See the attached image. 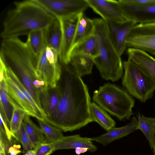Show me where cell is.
I'll return each instance as SVG.
<instances>
[{
    "instance_id": "1",
    "label": "cell",
    "mask_w": 155,
    "mask_h": 155,
    "mask_svg": "<svg viewBox=\"0 0 155 155\" xmlns=\"http://www.w3.org/2000/svg\"><path fill=\"white\" fill-rule=\"evenodd\" d=\"M62 64V85L58 104L52 116L45 120L63 131L71 132L94 121L87 85L70 61Z\"/></svg>"
},
{
    "instance_id": "2",
    "label": "cell",
    "mask_w": 155,
    "mask_h": 155,
    "mask_svg": "<svg viewBox=\"0 0 155 155\" xmlns=\"http://www.w3.org/2000/svg\"><path fill=\"white\" fill-rule=\"evenodd\" d=\"M0 53V57L17 75L43 110L40 93L48 87L37 75L36 65L38 56L33 52L28 37L25 41L19 38L2 39Z\"/></svg>"
},
{
    "instance_id": "3",
    "label": "cell",
    "mask_w": 155,
    "mask_h": 155,
    "mask_svg": "<svg viewBox=\"0 0 155 155\" xmlns=\"http://www.w3.org/2000/svg\"><path fill=\"white\" fill-rule=\"evenodd\" d=\"M7 13L0 36L2 39L19 38L48 28L56 18L34 0L16 1Z\"/></svg>"
},
{
    "instance_id": "4",
    "label": "cell",
    "mask_w": 155,
    "mask_h": 155,
    "mask_svg": "<svg viewBox=\"0 0 155 155\" xmlns=\"http://www.w3.org/2000/svg\"><path fill=\"white\" fill-rule=\"evenodd\" d=\"M93 20L95 27L94 33L98 38L99 45V55L93 59L94 64L103 79L116 81L123 74L121 56L109 38L105 21L102 18Z\"/></svg>"
},
{
    "instance_id": "5",
    "label": "cell",
    "mask_w": 155,
    "mask_h": 155,
    "mask_svg": "<svg viewBox=\"0 0 155 155\" xmlns=\"http://www.w3.org/2000/svg\"><path fill=\"white\" fill-rule=\"evenodd\" d=\"M93 100L119 120L129 119L132 114L134 99L126 91L111 83L105 84L95 91Z\"/></svg>"
},
{
    "instance_id": "6",
    "label": "cell",
    "mask_w": 155,
    "mask_h": 155,
    "mask_svg": "<svg viewBox=\"0 0 155 155\" xmlns=\"http://www.w3.org/2000/svg\"><path fill=\"white\" fill-rule=\"evenodd\" d=\"M124 74L122 84L128 92L142 103L151 98L155 84L141 68L128 59L123 62Z\"/></svg>"
},
{
    "instance_id": "7",
    "label": "cell",
    "mask_w": 155,
    "mask_h": 155,
    "mask_svg": "<svg viewBox=\"0 0 155 155\" xmlns=\"http://www.w3.org/2000/svg\"><path fill=\"white\" fill-rule=\"evenodd\" d=\"M126 44L127 48L138 49L155 56V22L135 25Z\"/></svg>"
},
{
    "instance_id": "8",
    "label": "cell",
    "mask_w": 155,
    "mask_h": 155,
    "mask_svg": "<svg viewBox=\"0 0 155 155\" xmlns=\"http://www.w3.org/2000/svg\"><path fill=\"white\" fill-rule=\"evenodd\" d=\"M56 19L68 18L84 13L89 5L86 0H34Z\"/></svg>"
},
{
    "instance_id": "9",
    "label": "cell",
    "mask_w": 155,
    "mask_h": 155,
    "mask_svg": "<svg viewBox=\"0 0 155 155\" xmlns=\"http://www.w3.org/2000/svg\"><path fill=\"white\" fill-rule=\"evenodd\" d=\"M81 14L58 19L61 23L62 32L61 46L59 56V60L61 64H66L70 61L71 52Z\"/></svg>"
},
{
    "instance_id": "10",
    "label": "cell",
    "mask_w": 155,
    "mask_h": 155,
    "mask_svg": "<svg viewBox=\"0 0 155 155\" xmlns=\"http://www.w3.org/2000/svg\"><path fill=\"white\" fill-rule=\"evenodd\" d=\"M120 8L128 20L137 24L155 22V2L141 5H131L118 0Z\"/></svg>"
},
{
    "instance_id": "11",
    "label": "cell",
    "mask_w": 155,
    "mask_h": 155,
    "mask_svg": "<svg viewBox=\"0 0 155 155\" xmlns=\"http://www.w3.org/2000/svg\"><path fill=\"white\" fill-rule=\"evenodd\" d=\"M105 22L109 38L118 54L121 56L127 48L126 41L129 33L137 24L130 20L123 22L108 21Z\"/></svg>"
},
{
    "instance_id": "12",
    "label": "cell",
    "mask_w": 155,
    "mask_h": 155,
    "mask_svg": "<svg viewBox=\"0 0 155 155\" xmlns=\"http://www.w3.org/2000/svg\"><path fill=\"white\" fill-rule=\"evenodd\" d=\"M86 0L89 7L105 21L123 22L128 20L123 15L118 0Z\"/></svg>"
},
{
    "instance_id": "13",
    "label": "cell",
    "mask_w": 155,
    "mask_h": 155,
    "mask_svg": "<svg viewBox=\"0 0 155 155\" xmlns=\"http://www.w3.org/2000/svg\"><path fill=\"white\" fill-rule=\"evenodd\" d=\"M4 80L8 94L26 114L37 120H45L38 115L26 96L6 73L5 69Z\"/></svg>"
},
{
    "instance_id": "14",
    "label": "cell",
    "mask_w": 155,
    "mask_h": 155,
    "mask_svg": "<svg viewBox=\"0 0 155 155\" xmlns=\"http://www.w3.org/2000/svg\"><path fill=\"white\" fill-rule=\"evenodd\" d=\"M138 129L137 119L135 117H133L130 123L126 125L119 127H114L104 134L91 138L92 141L106 146L114 141L127 136Z\"/></svg>"
},
{
    "instance_id": "15",
    "label": "cell",
    "mask_w": 155,
    "mask_h": 155,
    "mask_svg": "<svg viewBox=\"0 0 155 155\" xmlns=\"http://www.w3.org/2000/svg\"><path fill=\"white\" fill-rule=\"evenodd\" d=\"M91 138L83 137L79 134L64 136L61 138L51 143L54 151L61 149H75L78 147H87L88 151L94 152L97 149L92 142Z\"/></svg>"
},
{
    "instance_id": "16",
    "label": "cell",
    "mask_w": 155,
    "mask_h": 155,
    "mask_svg": "<svg viewBox=\"0 0 155 155\" xmlns=\"http://www.w3.org/2000/svg\"><path fill=\"white\" fill-rule=\"evenodd\" d=\"M128 58L141 68L153 80L155 84V58L141 50L128 48Z\"/></svg>"
},
{
    "instance_id": "17",
    "label": "cell",
    "mask_w": 155,
    "mask_h": 155,
    "mask_svg": "<svg viewBox=\"0 0 155 155\" xmlns=\"http://www.w3.org/2000/svg\"><path fill=\"white\" fill-rule=\"evenodd\" d=\"M61 92L60 88L58 86L53 88L48 87L41 91V105L46 117H51L55 112L58 104Z\"/></svg>"
},
{
    "instance_id": "18",
    "label": "cell",
    "mask_w": 155,
    "mask_h": 155,
    "mask_svg": "<svg viewBox=\"0 0 155 155\" xmlns=\"http://www.w3.org/2000/svg\"><path fill=\"white\" fill-rule=\"evenodd\" d=\"M99 51L98 40L94 33L74 47L72 50L71 55L74 54H81L93 59L98 56Z\"/></svg>"
},
{
    "instance_id": "19",
    "label": "cell",
    "mask_w": 155,
    "mask_h": 155,
    "mask_svg": "<svg viewBox=\"0 0 155 155\" xmlns=\"http://www.w3.org/2000/svg\"><path fill=\"white\" fill-rule=\"evenodd\" d=\"M94 27L93 20L88 18L84 13H81L77 28L72 48L93 34Z\"/></svg>"
},
{
    "instance_id": "20",
    "label": "cell",
    "mask_w": 155,
    "mask_h": 155,
    "mask_svg": "<svg viewBox=\"0 0 155 155\" xmlns=\"http://www.w3.org/2000/svg\"><path fill=\"white\" fill-rule=\"evenodd\" d=\"M62 32L60 20L56 19L47 29V46L54 50L60 54L62 43Z\"/></svg>"
},
{
    "instance_id": "21",
    "label": "cell",
    "mask_w": 155,
    "mask_h": 155,
    "mask_svg": "<svg viewBox=\"0 0 155 155\" xmlns=\"http://www.w3.org/2000/svg\"><path fill=\"white\" fill-rule=\"evenodd\" d=\"M90 109L94 122L97 123L105 130L108 131L115 127L114 120L106 111L95 103H91Z\"/></svg>"
},
{
    "instance_id": "22",
    "label": "cell",
    "mask_w": 155,
    "mask_h": 155,
    "mask_svg": "<svg viewBox=\"0 0 155 155\" xmlns=\"http://www.w3.org/2000/svg\"><path fill=\"white\" fill-rule=\"evenodd\" d=\"M81 77L91 74L94 64L93 59L81 54H71L70 61Z\"/></svg>"
},
{
    "instance_id": "23",
    "label": "cell",
    "mask_w": 155,
    "mask_h": 155,
    "mask_svg": "<svg viewBox=\"0 0 155 155\" xmlns=\"http://www.w3.org/2000/svg\"><path fill=\"white\" fill-rule=\"evenodd\" d=\"M29 115H25L23 124L26 132L32 144L33 148L45 142V138L40 128L31 120Z\"/></svg>"
},
{
    "instance_id": "24",
    "label": "cell",
    "mask_w": 155,
    "mask_h": 155,
    "mask_svg": "<svg viewBox=\"0 0 155 155\" xmlns=\"http://www.w3.org/2000/svg\"><path fill=\"white\" fill-rule=\"evenodd\" d=\"M5 71L28 99L38 115L45 119L46 115L44 111L39 107L31 94L23 84L17 75L6 64Z\"/></svg>"
},
{
    "instance_id": "25",
    "label": "cell",
    "mask_w": 155,
    "mask_h": 155,
    "mask_svg": "<svg viewBox=\"0 0 155 155\" xmlns=\"http://www.w3.org/2000/svg\"><path fill=\"white\" fill-rule=\"evenodd\" d=\"M139 129L147 139L151 148L153 149L155 135V117H147L139 113L137 115Z\"/></svg>"
},
{
    "instance_id": "26",
    "label": "cell",
    "mask_w": 155,
    "mask_h": 155,
    "mask_svg": "<svg viewBox=\"0 0 155 155\" xmlns=\"http://www.w3.org/2000/svg\"><path fill=\"white\" fill-rule=\"evenodd\" d=\"M31 49L37 56H38L47 46V29L38 30L31 32L27 36Z\"/></svg>"
},
{
    "instance_id": "27",
    "label": "cell",
    "mask_w": 155,
    "mask_h": 155,
    "mask_svg": "<svg viewBox=\"0 0 155 155\" xmlns=\"http://www.w3.org/2000/svg\"><path fill=\"white\" fill-rule=\"evenodd\" d=\"M0 109L3 111L5 117L9 124L13 110L14 101L8 94L4 80L0 84Z\"/></svg>"
},
{
    "instance_id": "28",
    "label": "cell",
    "mask_w": 155,
    "mask_h": 155,
    "mask_svg": "<svg viewBox=\"0 0 155 155\" xmlns=\"http://www.w3.org/2000/svg\"><path fill=\"white\" fill-rule=\"evenodd\" d=\"M40 127L45 138V142L51 143L55 141L64 136L62 131L51 124L45 119L37 120Z\"/></svg>"
},
{
    "instance_id": "29",
    "label": "cell",
    "mask_w": 155,
    "mask_h": 155,
    "mask_svg": "<svg viewBox=\"0 0 155 155\" xmlns=\"http://www.w3.org/2000/svg\"><path fill=\"white\" fill-rule=\"evenodd\" d=\"M13 110L10 123V129L14 134L20 128L25 114L23 109L15 102L13 103Z\"/></svg>"
},
{
    "instance_id": "30",
    "label": "cell",
    "mask_w": 155,
    "mask_h": 155,
    "mask_svg": "<svg viewBox=\"0 0 155 155\" xmlns=\"http://www.w3.org/2000/svg\"><path fill=\"white\" fill-rule=\"evenodd\" d=\"M0 139L4 143L5 155H18L21 153V146L17 144L19 141L15 137L9 140L6 134L0 132Z\"/></svg>"
},
{
    "instance_id": "31",
    "label": "cell",
    "mask_w": 155,
    "mask_h": 155,
    "mask_svg": "<svg viewBox=\"0 0 155 155\" xmlns=\"http://www.w3.org/2000/svg\"><path fill=\"white\" fill-rule=\"evenodd\" d=\"M14 135L17 139L22 144L24 153L33 148L31 140L25 129L23 123L20 129Z\"/></svg>"
},
{
    "instance_id": "32",
    "label": "cell",
    "mask_w": 155,
    "mask_h": 155,
    "mask_svg": "<svg viewBox=\"0 0 155 155\" xmlns=\"http://www.w3.org/2000/svg\"><path fill=\"white\" fill-rule=\"evenodd\" d=\"M35 155H49L55 151L51 143L44 142L33 148Z\"/></svg>"
},
{
    "instance_id": "33",
    "label": "cell",
    "mask_w": 155,
    "mask_h": 155,
    "mask_svg": "<svg viewBox=\"0 0 155 155\" xmlns=\"http://www.w3.org/2000/svg\"><path fill=\"white\" fill-rule=\"evenodd\" d=\"M126 3L131 5H141L155 2V0H123Z\"/></svg>"
},
{
    "instance_id": "34",
    "label": "cell",
    "mask_w": 155,
    "mask_h": 155,
    "mask_svg": "<svg viewBox=\"0 0 155 155\" xmlns=\"http://www.w3.org/2000/svg\"><path fill=\"white\" fill-rule=\"evenodd\" d=\"M24 155H35V153L34 150H31L25 152Z\"/></svg>"
},
{
    "instance_id": "35",
    "label": "cell",
    "mask_w": 155,
    "mask_h": 155,
    "mask_svg": "<svg viewBox=\"0 0 155 155\" xmlns=\"http://www.w3.org/2000/svg\"><path fill=\"white\" fill-rule=\"evenodd\" d=\"M75 153L77 155H80L82 153L81 147H78L75 149Z\"/></svg>"
},
{
    "instance_id": "36",
    "label": "cell",
    "mask_w": 155,
    "mask_h": 155,
    "mask_svg": "<svg viewBox=\"0 0 155 155\" xmlns=\"http://www.w3.org/2000/svg\"><path fill=\"white\" fill-rule=\"evenodd\" d=\"M153 154L154 155H155V135L153 142Z\"/></svg>"
},
{
    "instance_id": "37",
    "label": "cell",
    "mask_w": 155,
    "mask_h": 155,
    "mask_svg": "<svg viewBox=\"0 0 155 155\" xmlns=\"http://www.w3.org/2000/svg\"><path fill=\"white\" fill-rule=\"evenodd\" d=\"M18 155H20V154H18Z\"/></svg>"
}]
</instances>
